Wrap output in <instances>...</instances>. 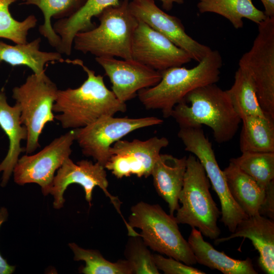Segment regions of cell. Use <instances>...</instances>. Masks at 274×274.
<instances>
[{
  "instance_id": "obj_1",
  "label": "cell",
  "mask_w": 274,
  "mask_h": 274,
  "mask_svg": "<svg viewBox=\"0 0 274 274\" xmlns=\"http://www.w3.org/2000/svg\"><path fill=\"white\" fill-rule=\"evenodd\" d=\"M67 63L81 66L87 78L76 88L58 90L53 111L63 128L85 127L104 116L125 112L126 103L119 100L106 86L103 76L95 75L79 59H67Z\"/></svg>"
},
{
  "instance_id": "obj_2",
  "label": "cell",
  "mask_w": 274,
  "mask_h": 274,
  "mask_svg": "<svg viewBox=\"0 0 274 274\" xmlns=\"http://www.w3.org/2000/svg\"><path fill=\"white\" fill-rule=\"evenodd\" d=\"M170 117L180 127L206 125L212 129L219 144L230 141L235 135L241 119L226 90L215 84L197 88L173 108Z\"/></svg>"
},
{
  "instance_id": "obj_3",
  "label": "cell",
  "mask_w": 274,
  "mask_h": 274,
  "mask_svg": "<svg viewBox=\"0 0 274 274\" xmlns=\"http://www.w3.org/2000/svg\"><path fill=\"white\" fill-rule=\"evenodd\" d=\"M222 65L220 52L212 50L192 68L180 66L160 72L158 83L138 91L139 98L146 109L160 110L164 118H168L174 107L190 92L218 82Z\"/></svg>"
},
{
  "instance_id": "obj_4",
  "label": "cell",
  "mask_w": 274,
  "mask_h": 274,
  "mask_svg": "<svg viewBox=\"0 0 274 274\" xmlns=\"http://www.w3.org/2000/svg\"><path fill=\"white\" fill-rule=\"evenodd\" d=\"M129 3V0H123L105 9L97 17V26L76 35L74 49L96 57L132 59V41L139 21L131 13Z\"/></svg>"
},
{
  "instance_id": "obj_5",
  "label": "cell",
  "mask_w": 274,
  "mask_h": 274,
  "mask_svg": "<svg viewBox=\"0 0 274 274\" xmlns=\"http://www.w3.org/2000/svg\"><path fill=\"white\" fill-rule=\"evenodd\" d=\"M127 223L129 235H140L152 250L188 265L197 263L175 216L168 215L159 204L137 203L131 207Z\"/></svg>"
},
{
  "instance_id": "obj_6",
  "label": "cell",
  "mask_w": 274,
  "mask_h": 274,
  "mask_svg": "<svg viewBox=\"0 0 274 274\" xmlns=\"http://www.w3.org/2000/svg\"><path fill=\"white\" fill-rule=\"evenodd\" d=\"M210 187L200 162L194 155H189L183 186L179 195L182 206L175 218L178 224L197 228L202 235L215 240L221 233L217 221L221 212L211 195Z\"/></svg>"
},
{
  "instance_id": "obj_7",
  "label": "cell",
  "mask_w": 274,
  "mask_h": 274,
  "mask_svg": "<svg viewBox=\"0 0 274 274\" xmlns=\"http://www.w3.org/2000/svg\"><path fill=\"white\" fill-rule=\"evenodd\" d=\"M58 89L44 74L28 76L21 85L13 88L12 97L21 111L20 120L27 131L25 151L31 154L40 147L39 138L45 125L54 121L53 107Z\"/></svg>"
},
{
  "instance_id": "obj_8",
  "label": "cell",
  "mask_w": 274,
  "mask_h": 274,
  "mask_svg": "<svg viewBox=\"0 0 274 274\" xmlns=\"http://www.w3.org/2000/svg\"><path fill=\"white\" fill-rule=\"evenodd\" d=\"M178 137L185 150L192 153L203 166L211 185L220 200L221 221L231 232L238 224L248 216L232 198L225 178L217 162L212 145L206 137L202 126L181 127Z\"/></svg>"
},
{
  "instance_id": "obj_9",
  "label": "cell",
  "mask_w": 274,
  "mask_h": 274,
  "mask_svg": "<svg viewBox=\"0 0 274 274\" xmlns=\"http://www.w3.org/2000/svg\"><path fill=\"white\" fill-rule=\"evenodd\" d=\"M258 25L257 35L239 59L238 67L252 78L262 110L274 118V17Z\"/></svg>"
},
{
  "instance_id": "obj_10",
  "label": "cell",
  "mask_w": 274,
  "mask_h": 274,
  "mask_svg": "<svg viewBox=\"0 0 274 274\" xmlns=\"http://www.w3.org/2000/svg\"><path fill=\"white\" fill-rule=\"evenodd\" d=\"M163 120L156 117L131 118L102 116L89 125L73 129L75 141L83 154L92 157L105 166L110 158L112 146L136 129L159 125Z\"/></svg>"
},
{
  "instance_id": "obj_11",
  "label": "cell",
  "mask_w": 274,
  "mask_h": 274,
  "mask_svg": "<svg viewBox=\"0 0 274 274\" xmlns=\"http://www.w3.org/2000/svg\"><path fill=\"white\" fill-rule=\"evenodd\" d=\"M75 141L73 130L54 139L36 154L24 155L18 159L13 173L15 183L19 185L36 183L44 195L50 193L55 173L72 153Z\"/></svg>"
},
{
  "instance_id": "obj_12",
  "label": "cell",
  "mask_w": 274,
  "mask_h": 274,
  "mask_svg": "<svg viewBox=\"0 0 274 274\" xmlns=\"http://www.w3.org/2000/svg\"><path fill=\"white\" fill-rule=\"evenodd\" d=\"M168 144L165 137L154 136L146 141L120 140L110 148L105 167L118 179L132 175L147 178L151 175L160 151Z\"/></svg>"
},
{
  "instance_id": "obj_13",
  "label": "cell",
  "mask_w": 274,
  "mask_h": 274,
  "mask_svg": "<svg viewBox=\"0 0 274 274\" xmlns=\"http://www.w3.org/2000/svg\"><path fill=\"white\" fill-rule=\"evenodd\" d=\"M73 184H77L82 187L85 199L90 206L94 188L96 186L99 187L121 214L120 202L116 197L112 195L108 191L109 182L104 165L97 162L93 163L87 160H82L75 163L70 158H67L57 170L50 190L49 194L53 197L54 208L60 209L63 207L64 192L68 186Z\"/></svg>"
},
{
  "instance_id": "obj_14",
  "label": "cell",
  "mask_w": 274,
  "mask_h": 274,
  "mask_svg": "<svg viewBox=\"0 0 274 274\" xmlns=\"http://www.w3.org/2000/svg\"><path fill=\"white\" fill-rule=\"evenodd\" d=\"M130 10L139 21L170 41L187 53L192 59L201 61L212 49L193 39L185 31L181 20L160 9L155 0H132L129 3Z\"/></svg>"
},
{
  "instance_id": "obj_15",
  "label": "cell",
  "mask_w": 274,
  "mask_h": 274,
  "mask_svg": "<svg viewBox=\"0 0 274 274\" xmlns=\"http://www.w3.org/2000/svg\"><path fill=\"white\" fill-rule=\"evenodd\" d=\"M138 21L131 44L132 59L159 72L191 61L185 51L145 22Z\"/></svg>"
},
{
  "instance_id": "obj_16",
  "label": "cell",
  "mask_w": 274,
  "mask_h": 274,
  "mask_svg": "<svg viewBox=\"0 0 274 274\" xmlns=\"http://www.w3.org/2000/svg\"><path fill=\"white\" fill-rule=\"evenodd\" d=\"M112 83L116 97L126 102L136 95L140 90L151 87L160 81V72L133 59H117L114 57H95Z\"/></svg>"
},
{
  "instance_id": "obj_17",
  "label": "cell",
  "mask_w": 274,
  "mask_h": 274,
  "mask_svg": "<svg viewBox=\"0 0 274 274\" xmlns=\"http://www.w3.org/2000/svg\"><path fill=\"white\" fill-rule=\"evenodd\" d=\"M236 237L249 239L259 254L258 262L267 274L274 273V222L259 214L248 216L237 225L228 236L215 239L216 245Z\"/></svg>"
},
{
  "instance_id": "obj_18",
  "label": "cell",
  "mask_w": 274,
  "mask_h": 274,
  "mask_svg": "<svg viewBox=\"0 0 274 274\" xmlns=\"http://www.w3.org/2000/svg\"><path fill=\"white\" fill-rule=\"evenodd\" d=\"M21 111L16 103L13 106L9 105L5 92L0 91V127L9 139L7 154L0 163V173H2L1 186L5 187L12 175L19 156L25 148L21 147V141L26 140L27 131L20 120Z\"/></svg>"
},
{
  "instance_id": "obj_19",
  "label": "cell",
  "mask_w": 274,
  "mask_h": 274,
  "mask_svg": "<svg viewBox=\"0 0 274 274\" xmlns=\"http://www.w3.org/2000/svg\"><path fill=\"white\" fill-rule=\"evenodd\" d=\"M186 160V156L179 158L160 154L151 173L156 192L168 204L172 216L180 207L179 195L183 186Z\"/></svg>"
},
{
  "instance_id": "obj_20",
  "label": "cell",
  "mask_w": 274,
  "mask_h": 274,
  "mask_svg": "<svg viewBox=\"0 0 274 274\" xmlns=\"http://www.w3.org/2000/svg\"><path fill=\"white\" fill-rule=\"evenodd\" d=\"M120 0H86L83 6L71 16L58 19L53 25L55 32L60 38L57 51L70 55L76 35L95 27L92 21L107 8L119 4Z\"/></svg>"
},
{
  "instance_id": "obj_21",
  "label": "cell",
  "mask_w": 274,
  "mask_h": 274,
  "mask_svg": "<svg viewBox=\"0 0 274 274\" xmlns=\"http://www.w3.org/2000/svg\"><path fill=\"white\" fill-rule=\"evenodd\" d=\"M188 242L197 263L224 274H257L251 259H233L224 252L216 250L203 239L201 232L192 228Z\"/></svg>"
},
{
  "instance_id": "obj_22",
  "label": "cell",
  "mask_w": 274,
  "mask_h": 274,
  "mask_svg": "<svg viewBox=\"0 0 274 274\" xmlns=\"http://www.w3.org/2000/svg\"><path fill=\"white\" fill-rule=\"evenodd\" d=\"M41 39L38 38L24 44H7L0 41V63L4 61L12 66L25 65L33 74L42 75L45 73V65L49 62L65 61L58 52L40 50Z\"/></svg>"
},
{
  "instance_id": "obj_23",
  "label": "cell",
  "mask_w": 274,
  "mask_h": 274,
  "mask_svg": "<svg viewBox=\"0 0 274 274\" xmlns=\"http://www.w3.org/2000/svg\"><path fill=\"white\" fill-rule=\"evenodd\" d=\"M229 192L236 203L248 216L259 214L265 189L230 162L223 170Z\"/></svg>"
},
{
  "instance_id": "obj_24",
  "label": "cell",
  "mask_w": 274,
  "mask_h": 274,
  "mask_svg": "<svg viewBox=\"0 0 274 274\" xmlns=\"http://www.w3.org/2000/svg\"><path fill=\"white\" fill-rule=\"evenodd\" d=\"M243 123L239 148L243 152H274V118L248 116Z\"/></svg>"
},
{
  "instance_id": "obj_25",
  "label": "cell",
  "mask_w": 274,
  "mask_h": 274,
  "mask_svg": "<svg viewBox=\"0 0 274 274\" xmlns=\"http://www.w3.org/2000/svg\"><path fill=\"white\" fill-rule=\"evenodd\" d=\"M197 8L200 13H214L224 17L236 29L243 27V18L259 24L267 17L252 0H199Z\"/></svg>"
},
{
  "instance_id": "obj_26",
  "label": "cell",
  "mask_w": 274,
  "mask_h": 274,
  "mask_svg": "<svg viewBox=\"0 0 274 274\" xmlns=\"http://www.w3.org/2000/svg\"><path fill=\"white\" fill-rule=\"evenodd\" d=\"M23 4L35 5L42 11L44 23L39 27V32L56 50L60 43L59 36L51 24L52 18L60 19L67 18L80 9L86 0H21Z\"/></svg>"
},
{
  "instance_id": "obj_27",
  "label": "cell",
  "mask_w": 274,
  "mask_h": 274,
  "mask_svg": "<svg viewBox=\"0 0 274 274\" xmlns=\"http://www.w3.org/2000/svg\"><path fill=\"white\" fill-rule=\"evenodd\" d=\"M226 91L234 110L241 119L248 116L266 115L259 105L252 78L243 69L238 68L235 73L233 84Z\"/></svg>"
},
{
  "instance_id": "obj_28",
  "label": "cell",
  "mask_w": 274,
  "mask_h": 274,
  "mask_svg": "<svg viewBox=\"0 0 274 274\" xmlns=\"http://www.w3.org/2000/svg\"><path fill=\"white\" fill-rule=\"evenodd\" d=\"M230 162L264 189L274 180V152H243Z\"/></svg>"
},
{
  "instance_id": "obj_29",
  "label": "cell",
  "mask_w": 274,
  "mask_h": 274,
  "mask_svg": "<svg viewBox=\"0 0 274 274\" xmlns=\"http://www.w3.org/2000/svg\"><path fill=\"white\" fill-rule=\"evenodd\" d=\"M75 261H83L85 265L80 268L84 274H132L131 267L126 259L112 262L105 259L97 250L83 249L76 244H68Z\"/></svg>"
},
{
  "instance_id": "obj_30",
  "label": "cell",
  "mask_w": 274,
  "mask_h": 274,
  "mask_svg": "<svg viewBox=\"0 0 274 274\" xmlns=\"http://www.w3.org/2000/svg\"><path fill=\"white\" fill-rule=\"evenodd\" d=\"M20 0H0V38H4L15 44L27 42L29 30L36 27L37 19L33 15L27 16L22 21H17L11 15L10 6Z\"/></svg>"
},
{
  "instance_id": "obj_31",
  "label": "cell",
  "mask_w": 274,
  "mask_h": 274,
  "mask_svg": "<svg viewBox=\"0 0 274 274\" xmlns=\"http://www.w3.org/2000/svg\"><path fill=\"white\" fill-rule=\"evenodd\" d=\"M125 259L129 264L132 274H159L153 254L140 235L131 236L124 250Z\"/></svg>"
},
{
  "instance_id": "obj_32",
  "label": "cell",
  "mask_w": 274,
  "mask_h": 274,
  "mask_svg": "<svg viewBox=\"0 0 274 274\" xmlns=\"http://www.w3.org/2000/svg\"><path fill=\"white\" fill-rule=\"evenodd\" d=\"M155 264L165 274H204L206 272L191 265H187L172 257L165 258L158 254H153Z\"/></svg>"
},
{
  "instance_id": "obj_33",
  "label": "cell",
  "mask_w": 274,
  "mask_h": 274,
  "mask_svg": "<svg viewBox=\"0 0 274 274\" xmlns=\"http://www.w3.org/2000/svg\"><path fill=\"white\" fill-rule=\"evenodd\" d=\"M259 214L271 220L274 219V180L265 188L264 199L259 210Z\"/></svg>"
},
{
  "instance_id": "obj_34",
  "label": "cell",
  "mask_w": 274,
  "mask_h": 274,
  "mask_svg": "<svg viewBox=\"0 0 274 274\" xmlns=\"http://www.w3.org/2000/svg\"><path fill=\"white\" fill-rule=\"evenodd\" d=\"M8 213L6 208H0V227L8 218ZM15 266L10 265L0 253V274H11L15 270Z\"/></svg>"
},
{
  "instance_id": "obj_35",
  "label": "cell",
  "mask_w": 274,
  "mask_h": 274,
  "mask_svg": "<svg viewBox=\"0 0 274 274\" xmlns=\"http://www.w3.org/2000/svg\"><path fill=\"white\" fill-rule=\"evenodd\" d=\"M264 7V14L268 17H274V0H260Z\"/></svg>"
},
{
  "instance_id": "obj_36",
  "label": "cell",
  "mask_w": 274,
  "mask_h": 274,
  "mask_svg": "<svg viewBox=\"0 0 274 274\" xmlns=\"http://www.w3.org/2000/svg\"><path fill=\"white\" fill-rule=\"evenodd\" d=\"M162 2V5L163 9L167 11L170 10L173 6L174 3H177L179 4H183L184 0H160Z\"/></svg>"
}]
</instances>
